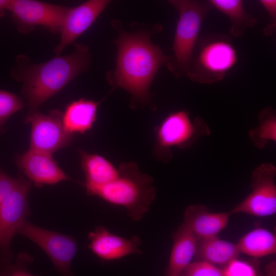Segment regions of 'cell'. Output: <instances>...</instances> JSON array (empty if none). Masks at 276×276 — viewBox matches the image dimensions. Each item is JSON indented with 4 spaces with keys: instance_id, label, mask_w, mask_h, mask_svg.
<instances>
[{
    "instance_id": "obj_20",
    "label": "cell",
    "mask_w": 276,
    "mask_h": 276,
    "mask_svg": "<svg viewBox=\"0 0 276 276\" xmlns=\"http://www.w3.org/2000/svg\"><path fill=\"white\" fill-rule=\"evenodd\" d=\"M213 8L225 15L231 22L230 34L235 37L242 36L245 31L255 27L258 21L245 9L242 0H209Z\"/></svg>"
},
{
    "instance_id": "obj_7",
    "label": "cell",
    "mask_w": 276,
    "mask_h": 276,
    "mask_svg": "<svg viewBox=\"0 0 276 276\" xmlns=\"http://www.w3.org/2000/svg\"><path fill=\"white\" fill-rule=\"evenodd\" d=\"M18 178L15 188L0 207V268L14 259L12 239L21 222L31 213L28 202L31 181Z\"/></svg>"
},
{
    "instance_id": "obj_8",
    "label": "cell",
    "mask_w": 276,
    "mask_h": 276,
    "mask_svg": "<svg viewBox=\"0 0 276 276\" xmlns=\"http://www.w3.org/2000/svg\"><path fill=\"white\" fill-rule=\"evenodd\" d=\"M197 119L191 121L189 113L180 110L170 113L154 129L155 142L153 153L163 162L171 158V149L174 147L184 148L194 141L199 133Z\"/></svg>"
},
{
    "instance_id": "obj_5",
    "label": "cell",
    "mask_w": 276,
    "mask_h": 276,
    "mask_svg": "<svg viewBox=\"0 0 276 276\" xmlns=\"http://www.w3.org/2000/svg\"><path fill=\"white\" fill-rule=\"evenodd\" d=\"M178 14L172 50L168 63L170 70L179 78L186 75L199 38L202 24L213 7L208 1L171 0Z\"/></svg>"
},
{
    "instance_id": "obj_13",
    "label": "cell",
    "mask_w": 276,
    "mask_h": 276,
    "mask_svg": "<svg viewBox=\"0 0 276 276\" xmlns=\"http://www.w3.org/2000/svg\"><path fill=\"white\" fill-rule=\"evenodd\" d=\"M16 162L29 180L38 187L71 180L50 153L29 149L18 155Z\"/></svg>"
},
{
    "instance_id": "obj_25",
    "label": "cell",
    "mask_w": 276,
    "mask_h": 276,
    "mask_svg": "<svg viewBox=\"0 0 276 276\" xmlns=\"http://www.w3.org/2000/svg\"><path fill=\"white\" fill-rule=\"evenodd\" d=\"M183 273L185 276H224L222 269L202 261L191 263Z\"/></svg>"
},
{
    "instance_id": "obj_27",
    "label": "cell",
    "mask_w": 276,
    "mask_h": 276,
    "mask_svg": "<svg viewBox=\"0 0 276 276\" xmlns=\"http://www.w3.org/2000/svg\"><path fill=\"white\" fill-rule=\"evenodd\" d=\"M259 3L266 10L269 16V21L264 29V34L272 36L276 30V1L260 0Z\"/></svg>"
},
{
    "instance_id": "obj_16",
    "label": "cell",
    "mask_w": 276,
    "mask_h": 276,
    "mask_svg": "<svg viewBox=\"0 0 276 276\" xmlns=\"http://www.w3.org/2000/svg\"><path fill=\"white\" fill-rule=\"evenodd\" d=\"M172 238L173 244L164 276H180L195 256L198 238L183 223Z\"/></svg>"
},
{
    "instance_id": "obj_29",
    "label": "cell",
    "mask_w": 276,
    "mask_h": 276,
    "mask_svg": "<svg viewBox=\"0 0 276 276\" xmlns=\"http://www.w3.org/2000/svg\"><path fill=\"white\" fill-rule=\"evenodd\" d=\"M11 0H0V18L5 14L6 10H8Z\"/></svg>"
},
{
    "instance_id": "obj_17",
    "label": "cell",
    "mask_w": 276,
    "mask_h": 276,
    "mask_svg": "<svg viewBox=\"0 0 276 276\" xmlns=\"http://www.w3.org/2000/svg\"><path fill=\"white\" fill-rule=\"evenodd\" d=\"M101 102L81 98L67 105L62 113V123L68 133L84 134L96 122L98 107Z\"/></svg>"
},
{
    "instance_id": "obj_2",
    "label": "cell",
    "mask_w": 276,
    "mask_h": 276,
    "mask_svg": "<svg viewBox=\"0 0 276 276\" xmlns=\"http://www.w3.org/2000/svg\"><path fill=\"white\" fill-rule=\"evenodd\" d=\"M117 44L114 83L129 92L133 102L148 103L151 83L160 66L169 62L170 57L164 54L144 33L121 31Z\"/></svg>"
},
{
    "instance_id": "obj_10",
    "label": "cell",
    "mask_w": 276,
    "mask_h": 276,
    "mask_svg": "<svg viewBox=\"0 0 276 276\" xmlns=\"http://www.w3.org/2000/svg\"><path fill=\"white\" fill-rule=\"evenodd\" d=\"M25 122L31 125L29 149L52 154L68 146L74 135L67 132L62 123V112L55 109L48 114L38 110L29 112Z\"/></svg>"
},
{
    "instance_id": "obj_24",
    "label": "cell",
    "mask_w": 276,
    "mask_h": 276,
    "mask_svg": "<svg viewBox=\"0 0 276 276\" xmlns=\"http://www.w3.org/2000/svg\"><path fill=\"white\" fill-rule=\"evenodd\" d=\"M33 260L28 254H19L12 262L0 268V276H34L28 270Z\"/></svg>"
},
{
    "instance_id": "obj_15",
    "label": "cell",
    "mask_w": 276,
    "mask_h": 276,
    "mask_svg": "<svg viewBox=\"0 0 276 276\" xmlns=\"http://www.w3.org/2000/svg\"><path fill=\"white\" fill-rule=\"evenodd\" d=\"M228 212L213 213L201 204H192L186 210L182 223L198 238H205L217 236L228 224Z\"/></svg>"
},
{
    "instance_id": "obj_11",
    "label": "cell",
    "mask_w": 276,
    "mask_h": 276,
    "mask_svg": "<svg viewBox=\"0 0 276 276\" xmlns=\"http://www.w3.org/2000/svg\"><path fill=\"white\" fill-rule=\"evenodd\" d=\"M275 168L266 164L257 168L251 179L250 194L229 212L245 213L257 217H267L276 213Z\"/></svg>"
},
{
    "instance_id": "obj_4",
    "label": "cell",
    "mask_w": 276,
    "mask_h": 276,
    "mask_svg": "<svg viewBox=\"0 0 276 276\" xmlns=\"http://www.w3.org/2000/svg\"><path fill=\"white\" fill-rule=\"evenodd\" d=\"M238 59L227 34L211 33L199 37L187 75L195 82L211 84L222 80Z\"/></svg>"
},
{
    "instance_id": "obj_3",
    "label": "cell",
    "mask_w": 276,
    "mask_h": 276,
    "mask_svg": "<svg viewBox=\"0 0 276 276\" xmlns=\"http://www.w3.org/2000/svg\"><path fill=\"white\" fill-rule=\"evenodd\" d=\"M118 168L117 178L103 185L85 187L86 192L110 204L125 208L132 220L140 221L155 199L153 179L142 173L134 162L122 163Z\"/></svg>"
},
{
    "instance_id": "obj_18",
    "label": "cell",
    "mask_w": 276,
    "mask_h": 276,
    "mask_svg": "<svg viewBox=\"0 0 276 276\" xmlns=\"http://www.w3.org/2000/svg\"><path fill=\"white\" fill-rule=\"evenodd\" d=\"M240 254L237 244L222 240L216 236L198 239L195 256L197 257L198 261L224 267L233 260L237 259Z\"/></svg>"
},
{
    "instance_id": "obj_19",
    "label": "cell",
    "mask_w": 276,
    "mask_h": 276,
    "mask_svg": "<svg viewBox=\"0 0 276 276\" xmlns=\"http://www.w3.org/2000/svg\"><path fill=\"white\" fill-rule=\"evenodd\" d=\"M81 165L85 176L84 186H98L108 183L119 175L118 168L105 157L79 150Z\"/></svg>"
},
{
    "instance_id": "obj_30",
    "label": "cell",
    "mask_w": 276,
    "mask_h": 276,
    "mask_svg": "<svg viewBox=\"0 0 276 276\" xmlns=\"http://www.w3.org/2000/svg\"><path fill=\"white\" fill-rule=\"evenodd\" d=\"M275 261H273L266 267V276H275Z\"/></svg>"
},
{
    "instance_id": "obj_1",
    "label": "cell",
    "mask_w": 276,
    "mask_h": 276,
    "mask_svg": "<svg viewBox=\"0 0 276 276\" xmlns=\"http://www.w3.org/2000/svg\"><path fill=\"white\" fill-rule=\"evenodd\" d=\"M75 45V51L72 53L57 55L39 64H32L24 55L17 57L11 74L23 83L22 95L29 112L37 110L41 104L86 69L90 60L88 47L82 44Z\"/></svg>"
},
{
    "instance_id": "obj_6",
    "label": "cell",
    "mask_w": 276,
    "mask_h": 276,
    "mask_svg": "<svg viewBox=\"0 0 276 276\" xmlns=\"http://www.w3.org/2000/svg\"><path fill=\"white\" fill-rule=\"evenodd\" d=\"M16 234L26 237L41 248L61 276H75L71 268L78 249L74 238L41 228L26 219L20 223Z\"/></svg>"
},
{
    "instance_id": "obj_31",
    "label": "cell",
    "mask_w": 276,
    "mask_h": 276,
    "mask_svg": "<svg viewBox=\"0 0 276 276\" xmlns=\"http://www.w3.org/2000/svg\"><path fill=\"white\" fill-rule=\"evenodd\" d=\"M180 276H185L183 273H182L180 275Z\"/></svg>"
},
{
    "instance_id": "obj_14",
    "label": "cell",
    "mask_w": 276,
    "mask_h": 276,
    "mask_svg": "<svg viewBox=\"0 0 276 276\" xmlns=\"http://www.w3.org/2000/svg\"><path fill=\"white\" fill-rule=\"evenodd\" d=\"M89 249L98 258L105 261L121 259L130 254H142L141 240L134 236L130 239L114 235L102 226H97L88 233Z\"/></svg>"
},
{
    "instance_id": "obj_12",
    "label": "cell",
    "mask_w": 276,
    "mask_h": 276,
    "mask_svg": "<svg viewBox=\"0 0 276 276\" xmlns=\"http://www.w3.org/2000/svg\"><path fill=\"white\" fill-rule=\"evenodd\" d=\"M110 1L90 0L81 5L69 7L60 29V40L54 49L59 55L68 44L85 32L104 11Z\"/></svg>"
},
{
    "instance_id": "obj_23",
    "label": "cell",
    "mask_w": 276,
    "mask_h": 276,
    "mask_svg": "<svg viewBox=\"0 0 276 276\" xmlns=\"http://www.w3.org/2000/svg\"><path fill=\"white\" fill-rule=\"evenodd\" d=\"M24 105L23 100L16 95L0 90V131L9 118Z\"/></svg>"
},
{
    "instance_id": "obj_28",
    "label": "cell",
    "mask_w": 276,
    "mask_h": 276,
    "mask_svg": "<svg viewBox=\"0 0 276 276\" xmlns=\"http://www.w3.org/2000/svg\"><path fill=\"white\" fill-rule=\"evenodd\" d=\"M18 178H13L0 169V207L15 188Z\"/></svg>"
},
{
    "instance_id": "obj_22",
    "label": "cell",
    "mask_w": 276,
    "mask_h": 276,
    "mask_svg": "<svg viewBox=\"0 0 276 276\" xmlns=\"http://www.w3.org/2000/svg\"><path fill=\"white\" fill-rule=\"evenodd\" d=\"M260 125L251 133L250 136L257 146L262 147L267 142L275 141L276 119L272 108L267 107L259 115Z\"/></svg>"
},
{
    "instance_id": "obj_9",
    "label": "cell",
    "mask_w": 276,
    "mask_h": 276,
    "mask_svg": "<svg viewBox=\"0 0 276 276\" xmlns=\"http://www.w3.org/2000/svg\"><path fill=\"white\" fill-rule=\"evenodd\" d=\"M68 8L38 1L11 0L8 11L21 33L27 34L37 26L58 33Z\"/></svg>"
},
{
    "instance_id": "obj_21",
    "label": "cell",
    "mask_w": 276,
    "mask_h": 276,
    "mask_svg": "<svg viewBox=\"0 0 276 276\" xmlns=\"http://www.w3.org/2000/svg\"><path fill=\"white\" fill-rule=\"evenodd\" d=\"M237 245L240 253L261 258L275 254L276 237L266 229L257 228L241 237Z\"/></svg>"
},
{
    "instance_id": "obj_26",
    "label": "cell",
    "mask_w": 276,
    "mask_h": 276,
    "mask_svg": "<svg viewBox=\"0 0 276 276\" xmlns=\"http://www.w3.org/2000/svg\"><path fill=\"white\" fill-rule=\"evenodd\" d=\"M222 270L224 276H258L252 266L237 259L230 262Z\"/></svg>"
}]
</instances>
